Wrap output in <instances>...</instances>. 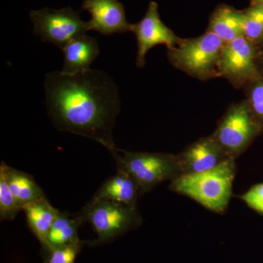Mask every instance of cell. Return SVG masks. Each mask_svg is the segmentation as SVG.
Returning a JSON list of instances; mask_svg holds the SVG:
<instances>
[{
  "label": "cell",
  "mask_w": 263,
  "mask_h": 263,
  "mask_svg": "<svg viewBox=\"0 0 263 263\" xmlns=\"http://www.w3.org/2000/svg\"><path fill=\"white\" fill-rule=\"evenodd\" d=\"M48 114L55 127L100 143L111 154L116 119L120 113L117 86L105 72L98 70L76 74L54 71L45 78Z\"/></svg>",
  "instance_id": "1"
},
{
  "label": "cell",
  "mask_w": 263,
  "mask_h": 263,
  "mask_svg": "<svg viewBox=\"0 0 263 263\" xmlns=\"http://www.w3.org/2000/svg\"><path fill=\"white\" fill-rule=\"evenodd\" d=\"M236 174L234 159L209 171L182 174L171 181L169 190L193 199L208 210L221 214L229 205Z\"/></svg>",
  "instance_id": "2"
},
{
  "label": "cell",
  "mask_w": 263,
  "mask_h": 263,
  "mask_svg": "<svg viewBox=\"0 0 263 263\" xmlns=\"http://www.w3.org/2000/svg\"><path fill=\"white\" fill-rule=\"evenodd\" d=\"M117 171L134 180L141 195L164 181H172L182 175L177 155L167 153L129 152L117 148L111 153Z\"/></svg>",
  "instance_id": "3"
},
{
  "label": "cell",
  "mask_w": 263,
  "mask_h": 263,
  "mask_svg": "<svg viewBox=\"0 0 263 263\" xmlns=\"http://www.w3.org/2000/svg\"><path fill=\"white\" fill-rule=\"evenodd\" d=\"M84 222L92 226L98 234L89 245H103L127 232L136 229L143 223L137 208L93 197L79 213Z\"/></svg>",
  "instance_id": "4"
},
{
  "label": "cell",
  "mask_w": 263,
  "mask_h": 263,
  "mask_svg": "<svg viewBox=\"0 0 263 263\" xmlns=\"http://www.w3.org/2000/svg\"><path fill=\"white\" fill-rule=\"evenodd\" d=\"M224 43L215 33L206 31L198 37L183 40L168 48L167 57L176 68L205 80L219 76V64Z\"/></svg>",
  "instance_id": "5"
},
{
  "label": "cell",
  "mask_w": 263,
  "mask_h": 263,
  "mask_svg": "<svg viewBox=\"0 0 263 263\" xmlns=\"http://www.w3.org/2000/svg\"><path fill=\"white\" fill-rule=\"evenodd\" d=\"M263 130L248 102L230 106L212 135L230 158H238Z\"/></svg>",
  "instance_id": "6"
},
{
  "label": "cell",
  "mask_w": 263,
  "mask_h": 263,
  "mask_svg": "<svg viewBox=\"0 0 263 263\" xmlns=\"http://www.w3.org/2000/svg\"><path fill=\"white\" fill-rule=\"evenodd\" d=\"M30 18L34 34L39 35L43 42L53 43L61 49L71 40L89 31L87 22L81 20L80 13L70 7L32 10Z\"/></svg>",
  "instance_id": "7"
},
{
  "label": "cell",
  "mask_w": 263,
  "mask_h": 263,
  "mask_svg": "<svg viewBox=\"0 0 263 263\" xmlns=\"http://www.w3.org/2000/svg\"><path fill=\"white\" fill-rule=\"evenodd\" d=\"M255 58L253 43L245 36L224 43L219 60V76L236 86L255 80L258 74Z\"/></svg>",
  "instance_id": "8"
},
{
  "label": "cell",
  "mask_w": 263,
  "mask_h": 263,
  "mask_svg": "<svg viewBox=\"0 0 263 263\" xmlns=\"http://www.w3.org/2000/svg\"><path fill=\"white\" fill-rule=\"evenodd\" d=\"M131 31L137 38L136 65L140 68L146 65V53L152 48L162 44L174 48L182 41L161 20L158 4L154 1L148 5L144 17L138 23L132 24Z\"/></svg>",
  "instance_id": "9"
},
{
  "label": "cell",
  "mask_w": 263,
  "mask_h": 263,
  "mask_svg": "<svg viewBox=\"0 0 263 263\" xmlns=\"http://www.w3.org/2000/svg\"><path fill=\"white\" fill-rule=\"evenodd\" d=\"M82 9L89 12L91 20L88 29L103 35L131 31L132 24L126 18L124 5L118 0H84Z\"/></svg>",
  "instance_id": "10"
},
{
  "label": "cell",
  "mask_w": 263,
  "mask_h": 263,
  "mask_svg": "<svg viewBox=\"0 0 263 263\" xmlns=\"http://www.w3.org/2000/svg\"><path fill=\"white\" fill-rule=\"evenodd\" d=\"M176 155L182 174L209 171L230 159L212 136L197 140Z\"/></svg>",
  "instance_id": "11"
},
{
  "label": "cell",
  "mask_w": 263,
  "mask_h": 263,
  "mask_svg": "<svg viewBox=\"0 0 263 263\" xmlns=\"http://www.w3.org/2000/svg\"><path fill=\"white\" fill-rule=\"evenodd\" d=\"M62 49L65 57L62 71L68 74L89 70L90 66L100 54L97 39L86 34L71 40Z\"/></svg>",
  "instance_id": "12"
},
{
  "label": "cell",
  "mask_w": 263,
  "mask_h": 263,
  "mask_svg": "<svg viewBox=\"0 0 263 263\" xmlns=\"http://www.w3.org/2000/svg\"><path fill=\"white\" fill-rule=\"evenodd\" d=\"M140 196L141 195L137 183L122 171H117V174L106 180L94 195L98 198L106 199L133 208H137Z\"/></svg>",
  "instance_id": "13"
},
{
  "label": "cell",
  "mask_w": 263,
  "mask_h": 263,
  "mask_svg": "<svg viewBox=\"0 0 263 263\" xmlns=\"http://www.w3.org/2000/svg\"><path fill=\"white\" fill-rule=\"evenodd\" d=\"M8 184L21 210L29 204L45 198L46 195L31 175L13 168L2 162Z\"/></svg>",
  "instance_id": "14"
},
{
  "label": "cell",
  "mask_w": 263,
  "mask_h": 263,
  "mask_svg": "<svg viewBox=\"0 0 263 263\" xmlns=\"http://www.w3.org/2000/svg\"><path fill=\"white\" fill-rule=\"evenodd\" d=\"M207 31L215 33L224 43L245 36L243 11L229 5H219L211 16Z\"/></svg>",
  "instance_id": "15"
},
{
  "label": "cell",
  "mask_w": 263,
  "mask_h": 263,
  "mask_svg": "<svg viewBox=\"0 0 263 263\" xmlns=\"http://www.w3.org/2000/svg\"><path fill=\"white\" fill-rule=\"evenodd\" d=\"M22 211L25 213L31 231L44 247L52 224L60 211L52 206L46 197L29 204Z\"/></svg>",
  "instance_id": "16"
},
{
  "label": "cell",
  "mask_w": 263,
  "mask_h": 263,
  "mask_svg": "<svg viewBox=\"0 0 263 263\" xmlns=\"http://www.w3.org/2000/svg\"><path fill=\"white\" fill-rule=\"evenodd\" d=\"M82 223L84 221L79 214L72 215L67 212L59 213L48 233L44 249L48 252L81 240L78 236V230Z\"/></svg>",
  "instance_id": "17"
},
{
  "label": "cell",
  "mask_w": 263,
  "mask_h": 263,
  "mask_svg": "<svg viewBox=\"0 0 263 263\" xmlns=\"http://www.w3.org/2000/svg\"><path fill=\"white\" fill-rule=\"evenodd\" d=\"M243 11V35L252 43L263 37V5H252Z\"/></svg>",
  "instance_id": "18"
},
{
  "label": "cell",
  "mask_w": 263,
  "mask_h": 263,
  "mask_svg": "<svg viewBox=\"0 0 263 263\" xmlns=\"http://www.w3.org/2000/svg\"><path fill=\"white\" fill-rule=\"evenodd\" d=\"M21 210L8 184L5 171L0 167V219L13 220Z\"/></svg>",
  "instance_id": "19"
},
{
  "label": "cell",
  "mask_w": 263,
  "mask_h": 263,
  "mask_svg": "<svg viewBox=\"0 0 263 263\" xmlns=\"http://www.w3.org/2000/svg\"><path fill=\"white\" fill-rule=\"evenodd\" d=\"M84 242L79 240L48 251L49 256L46 263H74L78 254L80 252Z\"/></svg>",
  "instance_id": "20"
},
{
  "label": "cell",
  "mask_w": 263,
  "mask_h": 263,
  "mask_svg": "<svg viewBox=\"0 0 263 263\" xmlns=\"http://www.w3.org/2000/svg\"><path fill=\"white\" fill-rule=\"evenodd\" d=\"M248 103L263 129V80L254 84L249 94Z\"/></svg>",
  "instance_id": "21"
},
{
  "label": "cell",
  "mask_w": 263,
  "mask_h": 263,
  "mask_svg": "<svg viewBox=\"0 0 263 263\" xmlns=\"http://www.w3.org/2000/svg\"><path fill=\"white\" fill-rule=\"evenodd\" d=\"M239 197L250 209L263 215V182L254 185Z\"/></svg>",
  "instance_id": "22"
},
{
  "label": "cell",
  "mask_w": 263,
  "mask_h": 263,
  "mask_svg": "<svg viewBox=\"0 0 263 263\" xmlns=\"http://www.w3.org/2000/svg\"><path fill=\"white\" fill-rule=\"evenodd\" d=\"M252 5L260 4L263 5V0H252Z\"/></svg>",
  "instance_id": "23"
}]
</instances>
